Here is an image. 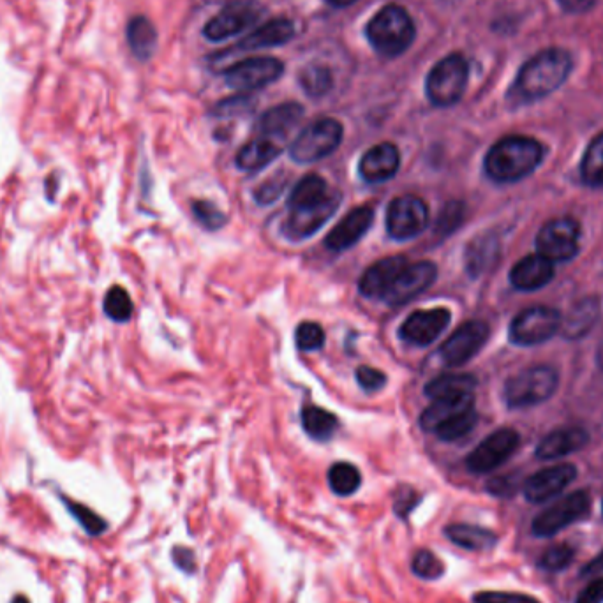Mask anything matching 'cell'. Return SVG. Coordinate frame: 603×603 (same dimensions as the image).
<instances>
[{"label":"cell","mask_w":603,"mask_h":603,"mask_svg":"<svg viewBox=\"0 0 603 603\" xmlns=\"http://www.w3.org/2000/svg\"><path fill=\"white\" fill-rule=\"evenodd\" d=\"M544 159V147L528 136H507L492 145L485 156V172L496 182L526 179Z\"/></svg>","instance_id":"cell-1"},{"label":"cell","mask_w":603,"mask_h":603,"mask_svg":"<svg viewBox=\"0 0 603 603\" xmlns=\"http://www.w3.org/2000/svg\"><path fill=\"white\" fill-rule=\"evenodd\" d=\"M572 71V57L563 50L552 48L538 53L522 66L515 82L514 94L522 103L549 96L563 85Z\"/></svg>","instance_id":"cell-2"},{"label":"cell","mask_w":603,"mask_h":603,"mask_svg":"<svg viewBox=\"0 0 603 603\" xmlns=\"http://www.w3.org/2000/svg\"><path fill=\"white\" fill-rule=\"evenodd\" d=\"M365 32L374 52L387 59H395L406 52L417 34L410 13L397 4L380 9Z\"/></svg>","instance_id":"cell-3"},{"label":"cell","mask_w":603,"mask_h":603,"mask_svg":"<svg viewBox=\"0 0 603 603\" xmlns=\"http://www.w3.org/2000/svg\"><path fill=\"white\" fill-rule=\"evenodd\" d=\"M558 374L547 365H536L515 374L505 385L510 408H531L549 401L558 388Z\"/></svg>","instance_id":"cell-4"},{"label":"cell","mask_w":603,"mask_h":603,"mask_svg":"<svg viewBox=\"0 0 603 603\" xmlns=\"http://www.w3.org/2000/svg\"><path fill=\"white\" fill-rule=\"evenodd\" d=\"M469 67L459 53H452L432 67L427 76L425 92L432 105L447 108L461 101L468 83Z\"/></svg>","instance_id":"cell-5"},{"label":"cell","mask_w":603,"mask_h":603,"mask_svg":"<svg viewBox=\"0 0 603 603\" xmlns=\"http://www.w3.org/2000/svg\"><path fill=\"white\" fill-rule=\"evenodd\" d=\"M343 124L335 119H320L309 124L291 143L290 156L295 163L309 164L334 154L343 142Z\"/></svg>","instance_id":"cell-6"},{"label":"cell","mask_w":603,"mask_h":603,"mask_svg":"<svg viewBox=\"0 0 603 603\" xmlns=\"http://www.w3.org/2000/svg\"><path fill=\"white\" fill-rule=\"evenodd\" d=\"M591 510V498L586 491H577L558 499L554 505L536 515L531 524V533L538 538H551L559 531L582 521Z\"/></svg>","instance_id":"cell-7"},{"label":"cell","mask_w":603,"mask_h":603,"mask_svg":"<svg viewBox=\"0 0 603 603\" xmlns=\"http://www.w3.org/2000/svg\"><path fill=\"white\" fill-rule=\"evenodd\" d=\"M429 226V207L422 198L404 194L395 198L387 210V231L394 240L404 242L422 235Z\"/></svg>","instance_id":"cell-8"},{"label":"cell","mask_w":603,"mask_h":603,"mask_svg":"<svg viewBox=\"0 0 603 603\" xmlns=\"http://www.w3.org/2000/svg\"><path fill=\"white\" fill-rule=\"evenodd\" d=\"M581 230L579 224L570 217H558L545 224L536 237L538 254L552 263L574 260L579 253Z\"/></svg>","instance_id":"cell-9"},{"label":"cell","mask_w":603,"mask_h":603,"mask_svg":"<svg viewBox=\"0 0 603 603\" xmlns=\"http://www.w3.org/2000/svg\"><path fill=\"white\" fill-rule=\"evenodd\" d=\"M561 314L547 306L524 309L515 316L510 327V339L519 346H536L558 334Z\"/></svg>","instance_id":"cell-10"},{"label":"cell","mask_w":603,"mask_h":603,"mask_svg":"<svg viewBox=\"0 0 603 603\" xmlns=\"http://www.w3.org/2000/svg\"><path fill=\"white\" fill-rule=\"evenodd\" d=\"M341 201H343V194L332 189L327 194V198H323L318 203L304 207V209L290 210V216L283 224L284 237L293 242L313 237L314 233L320 230L321 226H325L330 217L334 216Z\"/></svg>","instance_id":"cell-11"},{"label":"cell","mask_w":603,"mask_h":603,"mask_svg":"<svg viewBox=\"0 0 603 603\" xmlns=\"http://www.w3.org/2000/svg\"><path fill=\"white\" fill-rule=\"evenodd\" d=\"M519 434L514 429H499L487 436L471 454L466 457V468L475 475H485L498 469L512 457L519 447Z\"/></svg>","instance_id":"cell-12"},{"label":"cell","mask_w":603,"mask_h":603,"mask_svg":"<svg viewBox=\"0 0 603 603\" xmlns=\"http://www.w3.org/2000/svg\"><path fill=\"white\" fill-rule=\"evenodd\" d=\"M284 73L281 60L272 57H251L226 69V83L231 89L251 92L277 82Z\"/></svg>","instance_id":"cell-13"},{"label":"cell","mask_w":603,"mask_h":603,"mask_svg":"<svg viewBox=\"0 0 603 603\" xmlns=\"http://www.w3.org/2000/svg\"><path fill=\"white\" fill-rule=\"evenodd\" d=\"M489 339V327L484 321H466L448 337L440 348V357L448 367L468 364Z\"/></svg>","instance_id":"cell-14"},{"label":"cell","mask_w":603,"mask_h":603,"mask_svg":"<svg viewBox=\"0 0 603 603\" xmlns=\"http://www.w3.org/2000/svg\"><path fill=\"white\" fill-rule=\"evenodd\" d=\"M452 321V314L445 307H434V309H418L411 313L401 328H399V337L404 343L413 344V346H429L440 335L447 330Z\"/></svg>","instance_id":"cell-15"},{"label":"cell","mask_w":603,"mask_h":603,"mask_svg":"<svg viewBox=\"0 0 603 603\" xmlns=\"http://www.w3.org/2000/svg\"><path fill=\"white\" fill-rule=\"evenodd\" d=\"M436 277H438V268L431 261L408 263L395 279L394 286L383 297V302H387L388 306H404L413 298L422 295L425 290H429Z\"/></svg>","instance_id":"cell-16"},{"label":"cell","mask_w":603,"mask_h":603,"mask_svg":"<svg viewBox=\"0 0 603 603\" xmlns=\"http://www.w3.org/2000/svg\"><path fill=\"white\" fill-rule=\"evenodd\" d=\"M575 477H577V468L574 464H558L551 468L540 469L524 482L522 487L524 498L535 505L545 503L565 491L566 487L574 482Z\"/></svg>","instance_id":"cell-17"},{"label":"cell","mask_w":603,"mask_h":603,"mask_svg":"<svg viewBox=\"0 0 603 603\" xmlns=\"http://www.w3.org/2000/svg\"><path fill=\"white\" fill-rule=\"evenodd\" d=\"M373 223L374 209L371 205H362V207L350 210L344 216L343 221L335 224L332 231L328 233L325 246L330 251H335V253L351 249L357 244L358 240H362V237L373 226Z\"/></svg>","instance_id":"cell-18"},{"label":"cell","mask_w":603,"mask_h":603,"mask_svg":"<svg viewBox=\"0 0 603 603\" xmlns=\"http://www.w3.org/2000/svg\"><path fill=\"white\" fill-rule=\"evenodd\" d=\"M399 168H401V152L394 143H378L362 156L358 164V173L369 184H381L394 179Z\"/></svg>","instance_id":"cell-19"},{"label":"cell","mask_w":603,"mask_h":603,"mask_svg":"<svg viewBox=\"0 0 603 603\" xmlns=\"http://www.w3.org/2000/svg\"><path fill=\"white\" fill-rule=\"evenodd\" d=\"M410 261L406 260V256L395 254L388 256L383 260L376 261L374 265L367 268L364 276L358 281V291L365 298H381L387 295V291L394 286L395 279L399 277L404 267Z\"/></svg>","instance_id":"cell-20"},{"label":"cell","mask_w":603,"mask_h":603,"mask_svg":"<svg viewBox=\"0 0 603 603\" xmlns=\"http://www.w3.org/2000/svg\"><path fill=\"white\" fill-rule=\"evenodd\" d=\"M258 18V9L251 4H233L224 8L205 25L203 34L210 41H224L251 27Z\"/></svg>","instance_id":"cell-21"},{"label":"cell","mask_w":603,"mask_h":603,"mask_svg":"<svg viewBox=\"0 0 603 603\" xmlns=\"http://www.w3.org/2000/svg\"><path fill=\"white\" fill-rule=\"evenodd\" d=\"M475 410V394L443 397L432 401L431 406L424 410L420 417V425L427 432H436L443 425L454 422L455 418Z\"/></svg>","instance_id":"cell-22"},{"label":"cell","mask_w":603,"mask_h":603,"mask_svg":"<svg viewBox=\"0 0 603 603\" xmlns=\"http://www.w3.org/2000/svg\"><path fill=\"white\" fill-rule=\"evenodd\" d=\"M554 277V263L542 254H529L522 258L510 272V281L517 290L536 291L544 288Z\"/></svg>","instance_id":"cell-23"},{"label":"cell","mask_w":603,"mask_h":603,"mask_svg":"<svg viewBox=\"0 0 603 603\" xmlns=\"http://www.w3.org/2000/svg\"><path fill=\"white\" fill-rule=\"evenodd\" d=\"M588 432L581 427H565L547 434L544 440L536 447V457L542 461H552L565 455L574 454L577 450L586 447Z\"/></svg>","instance_id":"cell-24"},{"label":"cell","mask_w":603,"mask_h":603,"mask_svg":"<svg viewBox=\"0 0 603 603\" xmlns=\"http://www.w3.org/2000/svg\"><path fill=\"white\" fill-rule=\"evenodd\" d=\"M295 36V25L288 18H274L253 30L239 43L240 50H261L286 45Z\"/></svg>","instance_id":"cell-25"},{"label":"cell","mask_w":603,"mask_h":603,"mask_svg":"<svg viewBox=\"0 0 603 603\" xmlns=\"http://www.w3.org/2000/svg\"><path fill=\"white\" fill-rule=\"evenodd\" d=\"M302 117H304V108L298 103H283L261 115V119L258 120V133L260 136L276 140L279 136L290 133Z\"/></svg>","instance_id":"cell-26"},{"label":"cell","mask_w":603,"mask_h":603,"mask_svg":"<svg viewBox=\"0 0 603 603\" xmlns=\"http://www.w3.org/2000/svg\"><path fill=\"white\" fill-rule=\"evenodd\" d=\"M281 154V147L276 140L267 136H256L251 142H247L239 154L235 157L237 168L242 172H260L265 166L272 163Z\"/></svg>","instance_id":"cell-27"},{"label":"cell","mask_w":603,"mask_h":603,"mask_svg":"<svg viewBox=\"0 0 603 603\" xmlns=\"http://www.w3.org/2000/svg\"><path fill=\"white\" fill-rule=\"evenodd\" d=\"M445 536L452 544L471 552L491 551L498 544L494 531L475 524H450L445 528Z\"/></svg>","instance_id":"cell-28"},{"label":"cell","mask_w":603,"mask_h":603,"mask_svg":"<svg viewBox=\"0 0 603 603\" xmlns=\"http://www.w3.org/2000/svg\"><path fill=\"white\" fill-rule=\"evenodd\" d=\"M600 316V304L596 298H586L577 302L566 316H561V327L559 330L568 337V339H579L582 335L588 334L593 328L596 320Z\"/></svg>","instance_id":"cell-29"},{"label":"cell","mask_w":603,"mask_h":603,"mask_svg":"<svg viewBox=\"0 0 603 603\" xmlns=\"http://www.w3.org/2000/svg\"><path fill=\"white\" fill-rule=\"evenodd\" d=\"M127 45L138 60H149L157 48V30L147 16H134L127 23Z\"/></svg>","instance_id":"cell-30"},{"label":"cell","mask_w":603,"mask_h":603,"mask_svg":"<svg viewBox=\"0 0 603 603\" xmlns=\"http://www.w3.org/2000/svg\"><path fill=\"white\" fill-rule=\"evenodd\" d=\"M475 387H477V380L471 374H441L427 383L425 395L432 401H436L443 397L473 394Z\"/></svg>","instance_id":"cell-31"},{"label":"cell","mask_w":603,"mask_h":603,"mask_svg":"<svg viewBox=\"0 0 603 603\" xmlns=\"http://www.w3.org/2000/svg\"><path fill=\"white\" fill-rule=\"evenodd\" d=\"M300 418H302L304 431L316 441L332 440L339 427V420L334 413L323 410L320 406H314V404L304 406Z\"/></svg>","instance_id":"cell-32"},{"label":"cell","mask_w":603,"mask_h":603,"mask_svg":"<svg viewBox=\"0 0 603 603\" xmlns=\"http://www.w3.org/2000/svg\"><path fill=\"white\" fill-rule=\"evenodd\" d=\"M330 191L332 189H328L327 180L316 173H311L304 179L298 180L297 186L293 187L288 207L290 210L304 209V207H309V205H314L323 198H327Z\"/></svg>","instance_id":"cell-33"},{"label":"cell","mask_w":603,"mask_h":603,"mask_svg":"<svg viewBox=\"0 0 603 603\" xmlns=\"http://www.w3.org/2000/svg\"><path fill=\"white\" fill-rule=\"evenodd\" d=\"M362 475L350 462H335L328 469V485L337 496H351L360 489Z\"/></svg>","instance_id":"cell-34"},{"label":"cell","mask_w":603,"mask_h":603,"mask_svg":"<svg viewBox=\"0 0 603 603\" xmlns=\"http://www.w3.org/2000/svg\"><path fill=\"white\" fill-rule=\"evenodd\" d=\"M584 184L589 187H603V133L589 143L581 164Z\"/></svg>","instance_id":"cell-35"},{"label":"cell","mask_w":603,"mask_h":603,"mask_svg":"<svg viewBox=\"0 0 603 603\" xmlns=\"http://www.w3.org/2000/svg\"><path fill=\"white\" fill-rule=\"evenodd\" d=\"M62 503L66 505L67 512L73 515V519L78 522V526L89 536H101L108 531V522L101 515L94 512L92 508L82 503H76L73 499L62 496Z\"/></svg>","instance_id":"cell-36"},{"label":"cell","mask_w":603,"mask_h":603,"mask_svg":"<svg viewBox=\"0 0 603 603\" xmlns=\"http://www.w3.org/2000/svg\"><path fill=\"white\" fill-rule=\"evenodd\" d=\"M103 309L110 320L124 323V321L131 320V316H133V300L124 288L113 286L105 295Z\"/></svg>","instance_id":"cell-37"},{"label":"cell","mask_w":603,"mask_h":603,"mask_svg":"<svg viewBox=\"0 0 603 603\" xmlns=\"http://www.w3.org/2000/svg\"><path fill=\"white\" fill-rule=\"evenodd\" d=\"M300 85L311 97H321L332 89V73L330 69L320 64L307 66L300 75Z\"/></svg>","instance_id":"cell-38"},{"label":"cell","mask_w":603,"mask_h":603,"mask_svg":"<svg viewBox=\"0 0 603 603\" xmlns=\"http://www.w3.org/2000/svg\"><path fill=\"white\" fill-rule=\"evenodd\" d=\"M411 572L424 581H436L445 574V565L434 552L420 549L411 559Z\"/></svg>","instance_id":"cell-39"},{"label":"cell","mask_w":603,"mask_h":603,"mask_svg":"<svg viewBox=\"0 0 603 603\" xmlns=\"http://www.w3.org/2000/svg\"><path fill=\"white\" fill-rule=\"evenodd\" d=\"M575 558V551L572 545L558 544L552 545L542 554L538 561V566L544 568L547 572H561L572 565Z\"/></svg>","instance_id":"cell-40"},{"label":"cell","mask_w":603,"mask_h":603,"mask_svg":"<svg viewBox=\"0 0 603 603\" xmlns=\"http://www.w3.org/2000/svg\"><path fill=\"white\" fill-rule=\"evenodd\" d=\"M295 344L298 350L316 351L323 348L325 344V332L320 323L316 321H304L295 330Z\"/></svg>","instance_id":"cell-41"},{"label":"cell","mask_w":603,"mask_h":603,"mask_svg":"<svg viewBox=\"0 0 603 603\" xmlns=\"http://www.w3.org/2000/svg\"><path fill=\"white\" fill-rule=\"evenodd\" d=\"M478 422V413L477 410L469 411L466 415H462V417L457 418L454 422H450V424L443 425L440 427L438 431L434 432L440 440L443 441H457L464 438V436H468L469 432L475 429V425Z\"/></svg>","instance_id":"cell-42"},{"label":"cell","mask_w":603,"mask_h":603,"mask_svg":"<svg viewBox=\"0 0 603 603\" xmlns=\"http://www.w3.org/2000/svg\"><path fill=\"white\" fill-rule=\"evenodd\" d=\"M193 214L207 230L216 231L226 224L223 210L210 201L198 200L193 203Z\"/></svg>","instance_id":"cell-43"},{"label":"cell","mask_w":603,"mask_h":603,"mask_svg":"<svg viewBox=\"0 0 603 603\" xmlns=\"http://www.w3.org/2000/svg\"><path fill=\"white\" fill-rule=\"evenodd\" d=\"M462 219H464V205L461 201H450L447 207L441 210L438 223H436V233L447 237L462 223Z\"/></svg>","instance_id":"cell-44"},{"label":"cell","mask_w":603,"mask_h":603,"mask_svg":"<svg viewBox=\"0 0 603 603\" xmlns=\"http://www.w3.org/2000/svg\"><path fill=\"white\" fill-rule=\"evenodd\" d=\"M355 378L365 392H378L387 385V376L369 365H360L355 371Z\"/></svg>","instance_id":"cell-45"},{"label":"cell","mask_w":603,"mask_h":603,"mask_svg":"<svg viewBox=\"0 0 603 603\" xmlns=\"http://www.w3.org/2000/svg\"><path fill=\"white\" fill-rule=\"evenodd\" d=\"M473 603H540L536 598L507 591H482L473 596Z\"/></svg>","instance_id":"cell-46"},{"label":"cell","mask_w":603,"mask_h":603,"mask_svg":"<svg viewBox=\"0 0 603 603\" xmlns=\"http://www.w3.org/2000/svg\"><path fill=\"white\" fill-rule=\"evenodd\" d=\"M418 501H420V496H418L417 491H413L410 487H402L395 494V514H397V517H401V519H406L410 515L411 510L417 507Z\"/></svg>","instance_id":"cell-47"},{"label":"cell","mask_w":603,"mask_h":603,"mask_svg":"<svg viewBox=\"0 0 603 603\" xmlns=\"http://www.w3.org/2000/svg\"><path fill=\"white\" fill-rule=\"evenodd\" d=\"M284 186H286L284 180H270V182H265V184L256 187V191H254V200L261 203V205H268V203L276 201L277 198L281 196V193L284 191Z\"/></svg>","instance_id":"cell-48"},{"label":"cell","mask_w":603,"mask_h":603,"mask_svg":"<svg viewBox=\"0 0 603 603\" xmlns=\"http://www.w3.org/2000/svg\"><path fill=\"white\" fill-rule=\"evenodd\" d=\"M173 563L179 566L182 572L186 574H193L196 570V556L191 549L187 547H173L172 551Z\"/></svg>","instance_id":"cell-49"},{"label":"cell","mask_w":603,"mask_h":603,"mask_svg":"<svg viewBox=\"0 0 603 603\" xmlns=\"http://www.w3.org/2000/svg\"><path fill=\"white\" fill-rule=\"evenodd\" d=\"M575 603H603V577L589 582L588 586L582 589L581 595L577 596Z\"/></svg>","instance_id":"cell-50"},{"label":"cell","mask_w":603,"mask_h":603,"mask_svg":"<svg viewBox=\"0 0 603 603\" xmlns=\"http://www.w3.org/2000/svg\"><path fill=\"white\" fill-rule=\"evenodd\" d=\"M487 489L494 496H499V498H507V496H512L515 494V489H517V484H515L514 478L510 477H499L494 478L487 485Z\"/></svg>","instance_id":"cell-51"},{"label":"cell","mask_w":603,"mask_h":603,"mask_svg":"<svg viewBox=\"0 0 603 603\" xmlns=\"http://www.w3.org/2000/svg\"><path fill=\"white\" fill-rule=\"evenodd\" d=\"M595 2L596 0H559V4L568 13H586L595 6Z\"/></svg>","instance_id":"cell-52"},{"label":"cell","mask_w":603,"mask_h":603,"mask_svg":"<svg viewBox=\"0 0 603 603\" xmlns=\"http://www.w3.org/2000/svg\"><path fill=\"white\" fill-rule=\"evenodd\" d=\"M598 574H603V551L596 554L595 558L588 561L581 570L582 577H593Z\"/></svg>","instance_id":"cell-53"},{"label":"cell","mask_w":603,"mask_h":603,"mask_svg":"<svg viewBox=\"0 0 603 603\" xmlns=\"http://www.w3.org/2000/svg\"><path fill=\"white\" fill-rule=\"evenodd\" d=\"M325 2L330 4V6H334V8H348V6H351L357 0H325Z\"/></svg>","instance_id":"cell-54"},{"label":"cell","mask_w":603,"mask_h":603,"mask_svg":"<svg viewBox=\"0 0 603 603\" xmlns=\"http://www.w3.org/2000/svg\"><path fill=\"white\" fill-rule=\"evenodd\" d=\"M11 603H30V600L25 595H16L15 598L11 600Z\"/></svg>","instance_id":"cell-55"},{"label":"cell","mask_w":603,"mask_h":603,"mask_svg":"<svg viewBox=\"0 0 603 603\" xmlns=\"http://www.w3.org/2000/svg\"><path fill=\"white\" fill-rule=\"evenodd\" d=\"M598 365L603 369V346L600 348V351H598Z\"/></svg>","instance_id":"cell-56"}]
</instances>
